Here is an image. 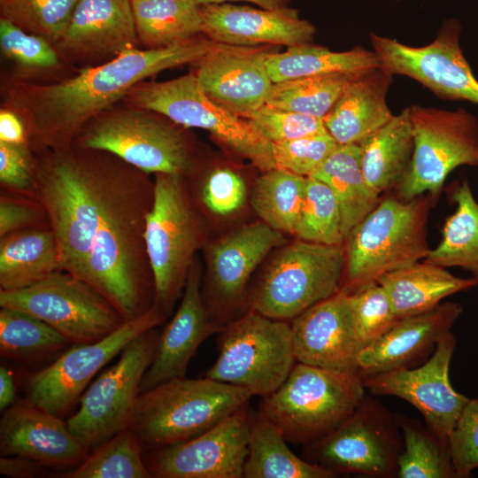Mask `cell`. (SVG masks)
Here are the masks:
<instances>
[{"label": "cell", "instance_id": "cell-24", "mask_svg": "<svg viewBox=\"0 0 478 478\" xmlns=\"http://www.w3.org/2000/svg\"><path fill=\"white\" fill-rule=\"evenodd\" d=\"M0 451L44 466H77L89 451L70 432L66 422L28 400L4 410L0 421Z\"/></svg>", "mask_w": 478, "mask_h": 478}, {"label": "cell", "instance_id": "cell-50", "mask_svg": "<svg viewBox=\"0 0 478 478\" xmlns=\"http://www.w3.org/2000/svg\"><path fill=\"white\" fill-rule=\"evenodd\" d=\"M50 227L46 211L34 197L3 191L0 197V237L32 227Z\"/></svg>", "mask_w": 478, "mask_h": 478}, {"label": "cell", "instance_id": "cell-28", "mask_svg": "<svg viewBox=\"0 0 478 478\" xmlns=\"http://www.w3.org/2000/svg\"><path fill=\"white\" fill-rule=\"evenodd\" d=\"M377 282L385 289L398 319L428 311L445 297L478 285L473 277L455 276L426 260L387 273Z\"/></svg>", "mask_w": 478, "mask_h": 478}, {"label": "cell", "instance_id": "cell-1", "mask_svg": "<svg viewBox=\"0 0 478 478\" xmlns=\"http://www.w3.org/2000/svg\"><path fill=\"white\" fill-rule=\"evenodd\" d=\"M34 153L35 197L44 207L62 270L133 320L154 305L145 240L153 182L105 150L74 144Z\"/></svg>", "mask_w": 478, "mask_h": 478}, {"label": "cell", "instance_id": "cell-22", "mask_svg": "<svg viewBox=\"0 0 478 478\" xmlns=\"http://www.w3.org/2000/svg\"><path fill=\"white\" fill-rule=\"evenodd\" d=\"M297 362L358 372L364 346L357 334L347 293L339 291L290 321Z\"/></svg>", "mask_w": 478, "mask_h": 478}, {"label": "cell", "instance_id": "cell-39", "mask_svg": "<svg viewBox=\"0 0 478 478\" xmlns=\"http://www.w3.org/2000/svg\"><path fill=\"white\" fill-rule=\"evenodd\" d=\"M71 343L46 322L26 312L1 307L0 352L17 360L49 355Z\"/></svg>", "mask_w": 478, "mask_h": 478}, {"label": "cell", "instance_id": "cell-51", "mask_svg": "<svg viewBox=\"0 0 478 478\" xmlns=\"http://www.w3.org/2000/svg\"><path fill=\"white\" fill-rule=\"evenodd\" d=\"M0 142L12 144H29L27 127L20 116L4 107L0 111Z\"/></svg>", "mask_w": 478, "mask_h": 478}, {"label": "cell", "instance_id": "cell-44", "mask_svg": "<svg viewBox=\"0 0 478 478\" xmlns=\"http://www.w3.org/2000/svg\"><path fill=\"white\" fill-rule=\"evenodd\" d=\"M0 47L6 58L23 69H53L58 67L62 60L52 43L3 18L0 19Z\"/></svg>", "mask_w": 478, "mask_h": 478}, {"label": "cell", "instance_id": "cell-40", "mask_svg": "<svg viewBox=\"0 0 478 478\" xmlns=\"http://www.w3.org/2000/svg\"><path fill=\"white\" fill-rule=\"evenodd\" d=\"M142 446L127 428L96 448L87 458L61 477L149 478L151 474L142 457Z\"/></svg>", "mask_w": 478, "mask_h": 478}, {"label": "cell", "instance_id": "cell-52", "mask_svg": "<svg viewBox=\"0 0 478 478\" xmlns=\"http://www.w3.org/2000/svg\"><path fill=\"white\" fill-rule=\"evenodd\" d=\"M42 464L19 456H4L0 459V473L10 477H35L42 471Z\"/></svg>", "mask_w": 478, "mask_h": 478}, {"label": "cell", "instance_id": "cell-10", "mask_svg": "<svg viewBox=\"0 0 478 478\" xmlns=\"http://www.w3.org/2000/svg\"><path fill=\"white\" fill-rule=\"evenodd\" d=\"M123 100L158 112L183 127L208 131L263 172L275 168L272 143L248 120L210 99L195 73L161 82L143 81Z\"/></svg>", "mask_w": 478, "mask_h": 478}, {"label": "cell", "instance_id": "cell-6", "mask_svg": "<svg viewBox=\"0 0 478 478\" xmlns=\"http://www.w3.org/2000/svg\"><path fill=\"white\" fill-rule=\"evenodd\" d=\"M181 126L166 117L126 104L114 105L90 120L73 144L105 150L145 173L191 175L194 149Z\"/></svg>", "mask_w": 478, "mask_h": 478}, {"label": "cell", "instance_id": "cell-29", "mask_svg": "<svg viewBox=\"0 0 478 478\" xmlns=\"http://www.w3.org/2000/svg\"><path fill=\"white\" fill-rule=\"evenodd\" d=\"M362 170L369 186L379 195L397 188L410 168L414 136L409 108L359 143Z\"/></svg>", "mask_w": 478, "mask_h": 478}, {"label": "cell", "instance_id": "cell-15", "mask_svg": "<svg viewBox=\"0 0 478 478\" xmlns=\"http://www.w3.org/2000/svg\"><path fill=\"white\" fill-rule=\"evenodd\" d=\"M166 316L153 305L140 316L126 320L104 338L74 344L53 363L27 377V400L54 415L64 413L109 361L135 337L164 322Z\"/></svg>", "mask_w": 478, "mask_h": 478}, {"label": "cell", "instance_id": "cell-18", "mask_svg": "<svg viewBox=\"0 0 478 478\" xmlns=\"http://www.w3.org/2000/svg\"><path fill=\"white\" fill-rule=\"evenodd\" d=\"M249 412L244 405L191 439L152 451L146 462L151 477H243Z\"/></svg>", "mask_w": 478, "mask_h": 478}, {"label": "cell", "instance_id": "cell-20", "mask_svg": "<svg viewBox=\"0 0 478 478\" xmlns=\"http://www.w3.org/2000/svg\"><path fill=\"white\" fill-rule=\"evenodd\" d=\"M286 243L282 232L262 220L244 225L207 248L208 309L219 317L244 300L248 281L264 258Z\"/></svg>", "mask_w": 478, "mask_h": 478}, {"label": "cell", "instance_id": "cell-33", "mask_svg": "<svg viewBox=\"0 0 478 478\" xmlns=\"http://www.w3.org/2000/svg\"><path fill=\"white\" fill-rule=\"evenodd\" d=\"M274 83L286 80L328 73L357 74L381 66L373 50L357 46L347 51H332L309 43L288 47L282 52H272L266 62Z\"/></svg>", "mask_w": 478, "mask_h": 478}, {"label": "cell", "instance_id": "cell-3", "mask_svg": "<svg viewBox=\"0 0 478 478\" xmlns=\"http://www.w3.org/2000/svg\"><path fill=\"white\" fill-rule=\"evenodd\" d=\"M431 197L380 199L344 241L341 291L354 293L387 273L426 259Z\"/></svg>", "mask_w": 478, "mask_h": 478}, {"label": "cell", "instance_id": "cell-41", "mask_svg": "<svg viewBox=\"0 0 478 478\" xmlns=\"http://www.w3.org/2000/svg\"><path fill=\"white\" fill-rule=\"evenodd\" d=\"M295 235L303 241L343 245L338 202L331 189L321 181L306 177L305 194L300 220Z\"/></svg>", "mask_w": 478, "mask_h": 478}, {"label": "cell", "instance_id": "cell-7", "mask_svg": "<svg viewBox=\"0 0 478 478\" xmlns=\"http://www.w3.org/2000/svg\"><path fill=\"white\" fill-rule=\"evenodd\" d=\"M144 240L154 281V305L170 314L182 295L195 253L203 238L201 220L184 185V177L156 173Z\"/></svg>", "mask_w": 478, "mask_h": 478}, {"label": "cell", "instance_id": "cell-45", "mask_svg": "<svg viewBox=\"0 0 478 478\" xmlns=\"http://www.w3.org/2000/svg\"><path fill=\"white\" fill-rule=\"evenodd\" d=\"M337 145L328 131L272 143L275 168L309 177L323 164Z\"/></svg>", "mask_w": 478, "mask_h": 478}, {"label": "cell", "instance_id": "cell-42", "mask_svg": "<svg viewBox=\"0 0 478 478\" xmlns=\"http://www.w3.org/2000/svg\"><path fill=\"white\" fill-rule=\"evenodd\" d=\"M80 0H0L1 18L53 45L61 38Z\"/></svg>", "mask_w": 478, "mask_h": 478}, {"label": "cell", "instance_id": "cell-48", "mask_svg": "<svg viewBox=\"0 0 478 478\" xmlns=\"http://www.w3.org/2000/svg\"><path fill=\"white\" fill-rule=\"evenodd\" d=\"M450 450L457 477L478 469V398H470L450 436Z\"/></svg>", "mask_w": 478, "mask_h": 478}, {"label": "cell", "instance_id": "cell-36", "mask_svg": "<svg viewBox=\"0 0 478 478\" xmlns=\"http://www.w3.org/2000/svg\"><path fill=\"white\" fill-rule=\"evenodd\" d=\"M306 177L273 168L263 172L251 193V205L260 220L281 232L295 235L300 220Z\"/></svg>", "mask_w": 478, "mask_h": 478}, {"label": "cell", "instance_id": "cell-4", "mask_svg": "<svg viewBox=\"0 0 478 478\" xmlns=\"http://www.w3.org/2000/svg\"><path fill=\"white\" fill-rule=\"evenodd\" d=\"M253 396L208 377L172 379L139 394L127 428L142 448L154 451L202 434Z\"/></svg>", "mask_w": 478, "mask_h": 478}, {"label": "cell", "instance_id": "cell-16", "mask_svg": "<svg viewBox=\"0 0 478 478\" xmlns=\"http://www.w3.org/2000/svg\"><path fill=\"white\" fill-rule=\"evenodd\" d=\"M460 22L446 19L435 40L412 47L395 39L370 34L381 66L391 74L416 80L437 96L478 104V81L459 45Z\"/></svg>", "mask_w": 478, "mask_h": 478}, {"label": "cell", "instance_id": "cell-21", "mask_svg": "<svg viewBox=\"0 0 478 478\" xmlns=\"http://www.w3.org/2000/svg\"><path fill=\"white\" fill-rule=\"evenodd\" d=\"M138 43L131 0H80L54 46L62 60L92 66Z\"/></svg>", "mask_w": 478, "mask_h": 478}, {"label": "cell", "instance_id": "cell-17", "mask_svg": "<svg viewBox=\"0 0 478 478\" xmlns=\"http://www.w3.org/2000/svg\"><path fill=\"white\" fill-rule=\"evenodd\" d=\"M451 331L436 343L431 358L416 367H399L363 378L373 395L394 396L412 405L427 426L450 443L451 432L470 398L457 392L449 379L456 345Z\"/></svg>", "mask_w": 478, "mask_h": 478}, {"label": "cell", "instance_id": "cell-38", "mask_svg": "<svg viewBox=\"0 0 478 478\" xmlns=\"http://www.w3.org/2000/svg\"><path fill=\"white\" fill-rule=\"evenodd\" d=\"M360 73H328L275 82L265 104L323 119Z\"/></svg>", "mask_w": 478, "mask_h": 478}, {"label": "cell", "instance_id": "cell-49", "mask_svg": "<svg viewBox=\"0 0 478 478\" xmlns=\"http://www.w3.org/2000/svg\"><path fill=\"white\" fill-rule=\"evenodd\" d=\"M0 181L7 191L35 197L34 153L30 144L0 142Z\"/></svg>", "mask_w": 478, "mask_h": 478}, {"label": "cell", "instance_id": "cell-53", "mask_svg": "<svg viewBox=\"0 0 478 478\" xmlns=\"http://www.w3.org/2000/svg\"><path fill=\"white\" fill-rule=\"evenodd\" d=\"M16 396L14 379L5 366L0 367V409L4 411L13 405Z\"/></svg>", "mask_w": 478, "mask_h": 478}, {"label": "cell", "instance_id": "cell-8", "mask_svg": "<svg viewBox=\"0 0 478 478\" xmlns=\"http://www.w3.org/2000/svg\"><path fill=\"white\" fill-rule=\"evenodd\" d=\"M345 268L343 245L298 239L281 249L248 297L250 310L291 321L312 305L337 294Z\"/></svg>", "mask_w": 478, "mask_h": 478}, {"label": "cell", "instance_id": "cell-13", "mask_svg": "<svg viewBox=\"0 0 478 478\" xmlns=\"http://www.w3.org/2000/svg\"><path fill=\"white\" fill-rule=\"evenodd\" d=\"M158 337L154 328L135 337L80 398L79 409L66 424L89 452L128 427Z\"/></svg>", "mask_w": 478, "mask_h": 478}, {"label": "cell", "instance_id": "cell-19", "mask_svg": "<svg viewBox=\"0 0 478 478\" xmlns=\"http://www.w3.org/2000/svg\"><path fill=\"white\" fill-rule=\"evenodd\" d=\"M273 51L266 47L214 42L197 63V79L207 96L247 119L266 104L274 84L266 69Z\"/></svg>", "mask_w": 478, "mask_h": 478}, {"label": "cell", "instance_id": "cell-30", "mask_svg": "<svg viewBox=\"0 0 478 478\" xmlns=\"http://www.w3.org/2000/svg\"><path fill=\"white\" fill-rule=\"evenodd\" d=\"M59 270L60 251L50 227L27 228L0 237L1 290L28 287Z\"/></svg>", "mask_w": 478, "mask_h": 478}, {"label": "cell", "instance_id": "cell-9", "mask_svg": "<svg viewBox=\"0 0 478 478\" xmlns=\"http://www.w3.org/2000/svg\"><path fill=\"white\" fill-rule=\"evenodd\" d=\"M219 356L206 377L266 397L297 363L290 323L250 310L220 332Z\"/></svg>", "mask_w": 478, "mask_h": 478}, {"label": "cell", "instance_id": "cell-46", "mask_svg": "<svg viewBox=\"0 0 478 478\" xmlns=\"http://www.w3.org/2000/svg\"><path fill=\"white\" fill-rule=\"evenodd\" d=\"M246 120L271 143L327 131L323 120L264 104Z\"/></svg>", "mask_w": 478, "mask_h": 478}, {"label": "cell", "instance_id": "cell-25", "mask_svg": "<svg viewBox=\"0 0 478 478\" xmlns=\"http://www.w3.org/2000/svg\"><path fill=\"white\" fill-rule=\"evenodd\" d=\"M200 268L195 261L189 272L181 304L159 334L153 359L145 372L140 393L172 379L184 377L198 346L224 328L212 321L203 301Z\"/></svg>", "mask_w": 478, "mask_h": 478}, {"label": "cell", "instance_id": "cell-14", "mask_svg": "<svg viewBox=\"0 0 478 478\" xmlns=\"http://www.w3.org/2000/svg\"><path fill=\"white\" fill-rule=\"evenodd\" d=\"M397 418L366 397L343 423L319 440L305 445L311 462L336 475L358 474L373 477L397 476L403 450Z\"/></svg>", "mask_w": 478, "mask_h": 478}, {"label": "cell", "instance_id": "cell-23", "mask_svg": "<svg viewBox=\"0 0 478 478\" xmlns=\"http://www.w3.org/2000/svg\"><path fill=\"white\" fill-rule=\"evenodd\" d=\"M202 33L211 41L238 46L287 47L309 43L315 27L295 9H255L227 3L198 5Z\"/></svg>", "mask_w": 478, "mask_h": 478}, {"label": "cell", "instance_id": "cell-11", "mask_svg": "<svg viewBox=\"0 0 478 478\" xmlns=\"http://www.w3.org/2000/svg\"><path fill=\"white\" fill-rule=\"evenodd\" d=\"M0 306L35 316L73 344L97 342L126 321L89 284L63 270L20 289L0 290Z\"/></svg>", "mask_w": 478, "mask_h": 478}, {"label": "cell", "instance_id": "cell-34", "mask_svg": "<svg viewBox=\"0 0 478 478\" xmlns=\"http://www.w3.org/2000/svg\"><path fill=\"white\" fill-rule=\"evenodd\" d=\"M455 212L446 220L442 239L426 261L443 267H459L478 281V202L466 179L452 190Z\"/></svg>", "mask_w": 478, "mask_h": 478}, {"label": "cell", "instance_id": "cell-12", "mask_svg": "<svg viewBox=\"0 0 478 478\" xmlns=\"http://www.w3.org/2000/svg\"><path fill=\"white\" fill-rule=\"evenodd\" d=\"M410 118L414 150L408 173L398 185L405 200L428 192L432 197L443 188L449 173L460 166H478V120L458 108L448 111L412 105Z\"/></svg>", "mask_w": 478, "mask_h": 478}, {"label": "cell", "instance_id": "cell-5", "mask_svg": "<svg viewBox=\"0 0 478 478\" xmlns=\"http://www.w3.org/2000/svg\"><path fill=\"white\" fill-rule=\"evenodd\" d=\"M363 377L297 362L284 382L262 397L258 412L288 442L307 445L349 418L365 397Z\"/></svg>", "mask_w": 478, "mask_h": 478}, {"label": "cell", "instance_id": "cell-27", "mask_svg": "<svg viewBox=\"0 0 478 478\" xmlns=\"http://www.w3.org/2000/svg\"><path fill=\"white\" fill-rule=\"evenodd\" d=\"M392 75L382 66L358 75L322 119L339 145L358 144L394 116L386 103Z\"/></svg>", "mask_w": 478, "mask_h": 478}, {"label": "cell", "instance_id": "cell-35", "mask_svg": "<svg viewBox=\"0 0 478 478\" xmlns=\"http://www.w3.org/2000/svg\"><path fill=\"white\" fill-rule=\"evenodd\" d=\"M136 35L144 49L191 40L202 33L198 5L188 0H131Z\"/></svg>", "mask_w": 478, "mask_h": 478}, {"label": "cell", "instance_id": "cell-47", "mask_svg": "<svg viewBox=\"0 0 478 478\" xmlns=\"http://www.w3.org/2000/svg\"><path fill=\"white\" fill-rule=\"evenodd\" d=\"M247 198L243 179L227 168H217L204 179L200 189V200L212 213L227 216L239 211Z\"/></svg>", "mask_w": 478, "mask_h": 478}, {"label": "cell", "instance_id": "cell-54", "mask_svg": "<svg viewBox=\"0 0 478 478\" xmlns=\"http://www.w3.org/2000/svg\"><path fill=\"white\" fill-rule=\"evenodd\" d=\"M197 5L209 4H221L228 1H245L253 3L258 5L260 8L266 10H274L283 7H288L289 0H188Z\"/></svg>", "mask_w": 478, "mask_h": 478}, {"label": "cell", "instance_id": "cell-31", "mask_svg": "<svg viewBox=\"0 0 478 478\" xmlns=\"http://www.w3.org/2000/svg\"><path fill=\"white\" fill-rule=\"evenodd\" d=\"M245 478H332V471L293 453L281 430L261 413L249 412Z\"/></svg>", "mask_w": 478, "mask_h": 478}, {"label": "cell", "instance_id": "cell-37", "mask_svg": "<svg viewBox=\"0 0 478 478\" xmlns=\"http://www.w3.org/2000/svg\"><path fill=\"white\" fill-rule=\"evenodd\" d=\"M402 430L403 450L397 459V477H457L450 443L443 441L427 425L408 418H397Z\"/></svg>", "mask_w": 478, "mask_h": 478}, {"label": "cell", "instance_id": "cell-43", "mask_svg": "<svg viewBox=\"0 0 478 478\" xmlns=\"http://www.w3.org/2000/svg\"><path fill=\"white\" fill-rule=\"evenodd\" d=\"M347 296L355 328L364 348L381 337L398 320L385 289L377 281Z\"/></svg>", "mask_w": 478, "mask_h": 478}, {"label": "cell", "instance_id": "cell-32", "mask_svg": "<svg viewBox=\"0 0 478 478\" xmlns=\"http://www.w3.org/2000/svg\"><path fill=\"white\" fill-rule=\"evenodd\" d=\"M311 177L326 183L333 191L340 208L344 239L380 201V195L365 178L357 143L338 144Z\"/></svg>", "mask_w": 478, "mask_h": 478}, {"label": "cell", "instance_id": "cell-2", "mask_svg": "<svg viewBox=\"0 0 478 478\" xmlns=\"http://www.w3.org/2000/svg\"><path fill=\"white\" fill-rule=\"evenodd\" d=\"M212 44L195 37L164 48H135L58 82L19 81L8 89L4 106L23 120L33 152L69 147L90 120L135 85L164 70L197 62Z\"/></svg>", "mask_w": 478, "mask_h": 478}, {"label": "cell", "instance_id": "cell-26", "mask_svg": "<svg viewBox=\"0 0 478 478\" xmlns=\"http://www.w3.org/2000/svg\"><path fill=\"white\" fill-rule=\"evenodd\" d=\"M459 303L445 302L421 313L398 319L359 353L358 374L366 378L410 365L434 351L462 313Z\"/></svg>", "mask_w": 478, "mask_h": 478}]
</instances>
